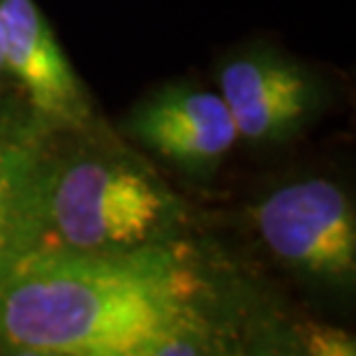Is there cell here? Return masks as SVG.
Returning <instances> with one entry per match:
<instances>
[{
    "label": "cell",
    "instance_id": "5b68a950",
    "mask_svg": "<svg viewBox=\"0 0 356 356\" xmlns=\"http://www.w3.org/2000/svg\"><path fill=\"white\" fill-rule=\"evenodd\" d=\"M58 134L24 95L0 90V280L40 241L44 185Z\"/></svg>",
    "mask_w": 356,
    "mask_h": 356
},
{
    "label": "cell",
    "instance_id": "7a4b0ae2",
    "mask_svg": "<svg viewBox=\"0 0 356 356\" xmlns=\"http://www.w3.org/2000/svg\"><path fill=\"white\" fill-rule=\"evenodd\" d=\"M185 211L151 167L116 146L56 144L38 243L83 252H127L174 243Z\"/></svg>",
    "mask_w": 356,
    "mask_h": 356
},
{
    "label": "cell",
    "instance_id": "6da1fadb",
    "mask_svg": "<svg viewBox=\"0 0 356 356\" xmlns=\"http://www.w3.org/2000/svg\"><path fill=\"white\" fill-rule=\"evenodd\" d=\"M199 277L172 243L83 252L38 243L0 280V354H197Z\"/></svg>",
    "mask_w": 356,
    "mask_h": 356
},
{
    "label": "cell",
    "instance_id": "8992f818",
    "mask_svg": "<svg viewBox=\"0 0 356 356\" xmlns=\"http://www.w3.org/2000/svg\"><path fill=\"white\" fill-rule=\"evenodd\" d=\"M222 95L238 141L277 144L310 123L322 104V90L308 70L275 51L234 54L220 67Z\"/></svg>",
    "mask_w": 356,
    "mask_h": 356
},
{
    "label": "cell",
    "instance_id": "9c48e42d",
    "mask_svg": "<svg viewBox=\"0 0 356 356\" xmlns=\"http://www.w3.org/2000/svg\"><path fill=\"white\" fill-rule=\"evenodd\" d=\"M5 79H10V76H7V70H5V63H3V54H0V86H3Z\"/></svg>",
    "mask_w": 356,
    "mask_h": 356
},
{
    "label": "cell",
    "instance_id": "3957f363",
    "mask_svg": "<svg viewBox=\"0 0 356 356\" xmlns=\"http://www.w3.org/2000/svg\"><path fill=\"white\" fill-rule=\"evenodd\" d=\"M257 236L275 261L312 284L352 289L356 213L340 183L305 176L266 192L252 209Z\"/></svg>",
    "mask_w": 356,
    "mask_h": 356
},
{
    "label": "cell",
    "instance_id": "277c9868",
    "mask_svg": "<svg viewBox=\"0 0 356 356\" xmlns=\"http://www.w3.org/2000/svg\"><path fill=\"white\" fill-rule=\"evenodd\" d=\"M0 54L26 102L60 134H88L92 104L35 0H0Z\"/></svg>",
    "mask_w": 356,
    "mask_h": 356
},
{
    "label": "cell",
    "instance_id": "52a82bcc",
    "mask_svg": "<svg viewBox=\"0 0 356 356\" xmlns=\"http://www.w3.org/2000/svg\"><path fill=\"white\" fill-rule=\"evenodd\" d=\"M125 127L146 151L192 176L216 172L238 144L222 95L188 83L155 90L134 106Z\"/></svg>",
    "mask_w": 356,
    "mask_h": 356
},
{
    "label": "cell",
    "instance_id": "ba28073f",
    "mask_svg": "<svg viewBox=\"0 0 356 356\" xmlns=\"http://www.w3.org/2000/svg\"><path fill=\"white\" fill-rule=\"evenodd\" d=\"M308 352H312V354H329V356L354 354V340L343 336V333L333 331V329H324V331H317L315 336L310 338Z\"/></svg>",
    "mask_w": 356,
    "mask_h": 356
}]
</instances>
